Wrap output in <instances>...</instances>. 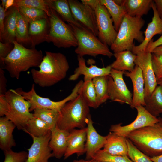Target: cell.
I'll return each instance as SVG.
<instances>
[{
	"instance_id": "1",
	"label": "cell",
	"mask_w": 162,
	"mask_h": 162,
	"mask_svg": "<svg viewBox=\"0 0 162 162\" xmlns=\"http://www.w3.org/2000/svg\"><path fill=\"white\" fill-rule=\"evenodd\" d=\"M31 72L34 83L42 87L52 86L66 77L69 68L66 56L60 52L45 51V55L39 67Z\"/></svg>"
},
{
	"instance_id": "2",
	"label": "cell",
	"mask_w": 162,
	"mask_h": 162,
	"mask_svg": "<svg viewBox=\"0 0 162 162\" xmlns=\"http://www.w3.org/2000/svg\"><path fill=\"white\" fill-rule=\"evenodd\" d=\"M13 43L14 48L4 60V69L11 77L18 80L21 73L32 67H39L44 56L41 50L27 48L16 40Z\"/></svg>"
},
{
	"instance_id": "3",
	"label": "cell",
	"mask_w": 162,
	"mask_h": 162,
	"mask_svg": "<svg viewBox=\"0 0 162 162\" xmlns=\"http://www.w3.org/2000/svg\"><path fill=\"white\" fill-rule=\"evenodd\" d=\"M89 107L81 95L67 103L61 109L56 125L70 132L76 128H86L91 116Z\"/></svg>"
},
{
	"instance_id": "4",
	"label": "cell",
	"mask_w": 162,
	"mask_h": 162,
	"mask_svg": "<svg viewBox=\"0 0 162 162\" xmlns=\"http://www.w3.org/2000/svg\"><path fill=\"white\" fill-rule=\"evenodd\" d=\"M151 126L132 132L127 137L139 150L151 157L162 154V119Z\"/></svg>"
},
{
	"instance_id": "5",
	"label": "cell",
	"mask_w": 162,
	"mask_h": 162,
	"mask_svg": "<svg viewBox=\"0 0 162 162\" xmlns=\"http://www.w3.org/2000/svg\"><path fill=\"white\" fill-rule=\"evenodd\" d=\"M144 20L140 17H132L127 14L124 16L116 37L110 46L114 53L125 50L132 51L134 40L142 43L145 37L141 30Z\"/></svg>"
},
{
	"instance_id": "6",
	"label": "cell",
	"mask_w": 162,
	"mask_h": 162,
	"mask_svg": "<svg viewBox=\"0 0 162 162\" xmlns=\"http://www.w3.org/2000/svg\"><path fill=\"white\" fill-rule=\"evenodd\" d=\"M72 27L77 40L78 45L75 52L78 56L88 55L95 57L102 55L111 58L113 54L108 46L102 43L97 36L84 27H79L68 24Z\"/></svg>"
},
{
	"instance_id": "7",
	"label": "cell",
	"mask_w": 162,
	"mask_h": 162,
	"mask_svg": "<svg viewBox=\"0 0 162 162\" xmlns=\"http://www.w3.org/2000/svg\"><path fill=\"white\" fill-rule=\"evenodd\" d=\"M50 13L49 29L46 41L59 48L77 47V42L71 26L55 10L50 8Z\"/></svg>"
},
{
	"instance_id": "8",
	"label": "cell",
	"mask_w": 162,
	"mask_h": 162,
	"mask_svg": "<svg viewBox=\"0 0 162 162\" xmlns=\"http://www.w3.org/2000/svg\"><path fill=\"white\" fill-rule=\"evenodd\" d=\"M5 96L9 106L8 112L5 116L12 121L18 130H23L34 116L30 113V104L23 97L18 88L8 90Z\"/></svg>"
},
{
	"instance_id": "9",
	"label": "cell",
	"mask_w": 162,
	"mask_h": 162,
	"mask_svg": "<svg viewBox=\"0 0 162 162\" xmlns=\"http://www.w3.org/2000/svg\"><path fill=\"white\" fill-rule=\"evenodd\" d=\"M94 11L98 31V38L105 45L111 46L114 41L118 32L116 30L112 18L106 8L100 0H81Z\"/></svg>"
},
{
	"instance_id": "10",
	"label": "cell",
	"mask_w": 162,
	"mask_h": 162,
	"mask_svg": "<svg viewBox=\"0 0 162 162\" xmlns=\"http://www.w3.org/2000/svg\"><path fill=\"white\" fill-rule=\"evenodd\" d=\"M82 84V82L79 81L68 96L64 99L57 101H52L49 98L42 97L38 95L36 92L34 84L32 85L31 90L28 92L23 91L21 88H18L23 97L30 104V112L39 108L52 110L59 112L67 103L77 97L79 94V90Z\"/></svg>"
},
{
	"instance_id": "11",
	"label": "cell",
	"mask_w": 162,
	"mask_h": 162,
	"mask_svg": "<svg viewBox=\"0 0 162 162\" xmlns=\"http://www.w3.org/2000/svg\"><path fill=\"white\" fill-rule=\"evenodd\" d=\"M124 72L112 68L110 75L108 76V93L109 99L112 101L125 103L131 106L132 94L124 80Z\"/></svg>"
},
{
	"instance_id": "12",
	"label": "cell",
	"mask_w": 162,
	"mask_h": 162,
	"mask_svg": "<svg viewBox=\"0 0 162 162\" xmlns=\"http://www.w3.org/2000/svg\"><path fill=\"white\" fill-rule=\"evenodd\" d=\"M135 108L137 110V114L133 122L124 126H122L120 123L112 125L110 131L127 137L132 132L146 126L152 125L159 121L158 118L151 114L144 106H140Z\"/></svg>"
},
{
	"instance_id": "13",
	"label": "cell",
	"mask_w": 162,
	"mask_h": 162,
	"mask_svg": "<svg viewBox=\"0 0 162 162\" xmlns=\"http://www.w3.org/2000/svg\"><path fill=\"white\" fill-rule=\"evenodd\" d=\"M74 20L96 36L98 31L94 10L88 5L77 0H68Z\"/></svg>"
},
{
	"instance_id": "14",
	"label": "cell",
	"mask_w": 162,
	"mask_h": 162,
	"mask_svg": "<svg viewBox=\"0 0 162 162\" xmlns=\"http://www.w3.org/2000/svg\"><path fill=\"white\" fill-rule=\"evenodd\" d=\"M136 65L141 69L145 83V98L149 96L158 85L153 70L152 54L146 51L137 53Z\"/></svg>"
},
{
	"instance_id": "15",
	"label": "cell",
	"mask_w": 162,
	"mask_h": 162,
	"mask_svg": "<svg viewBox=\"0 0 162 162\" xmlns=\"http://www.w3.org/2000/svg\"><path fill=\"white\" fill-rule=\"evenodd\" d=\"M51 132L40 137L31 135L33 143L28 151V157L26 162H50L49 158L54 156L49 145Z\"/></svg>"
},
{
	"instance_id": "16",
	"label": "cell",
	"mask_w": 162,
	"mask_h": 162,
	"mask_svg": "<svg viewBox=\"0 0 162 162\" xmlns=\"http://www.w3.org/2000/svg\"><path fill=\"white\" fill-rule=\"evenodd\" d=\"M78 67L70 75L68 80L74 81L78 79L80 76H84V81L92 80L94 78L100 76H110L112 68L110 65L106 67L100 68L95 65L92 64L88 67L86 63V60L83 57L77 56Z\"/></svg>"
},
{
	"instance_id": "17",
	"label": "cell",
	"mask_w": 162,
	"mask_h": 162,
	"mask_svg": "<svg viewBox=\"0 0 162 162\" xmlns=\"http://www.w3.org/2000/svg\"><path fill=\"white\" fill-rule=\"evenodd\" d=\"M151 8L153 11V16L152 21L148 24L147 28L144 32V39L139 45H134L132 50V52L136 55L139 52L146 51L148 44L154 35L162 34V19L158 14L153 1Z\"/></svg>"
},
{
	"instance_id": "18",
	"label": "cell",
	"mask_w": 162,
	"mask_h": 162,
	"mask_svg": "<svg viewBox=\"0 0 162 162\" xmlns=\"http://www.w3.org/2000/svg\"><path fill=\"white\" fill-rule=\"evenodd\" d=\"M87 137L86 143V160L92 159L96 153L103 148L106 140V136H102L97 131L93 125L90 116L87 122Z\"/></svg>"
},
{
	"instance_id": "19",
	"label": "cell",
	"mask_w": 162,
	"mask_h": 162,
	"mask_svg": "<svg viewBox=\"0 0 162 162\" xmlns=\"http://www.w3.org/2000/svg\"><path fill=\"white\" fill-rule=\"evenodd\" d=\"M124 74L131 80L133 87L132 108L142 106H145V83L142 72L140 68L136 65L131 72L125 71Z\"/></svg>"
},
{
	"instance_id": "20",
	"label": "cell",
	"mask_w": 162,
	"mask_h": 162,
	"mask_svg": "<svg viewBox=\"0 0 162 162\" xmlns=\"http://www.w3.org/2000/svg\"><path fill=\"white\" fill-rule=\"evenodd\" d=\"M87 132V127L79 129H75L70 132L68 146L64 156V159L74 154L79 156L86 153Z\"/></svg>"
},
{
	"instance_id": "21",
	"label": "cell",
	"mask_w": 162,
	"mask_h": 162,
	"mask_svg": "<svg viewBox=\"0 0 162 162\" xmlns=\"http://www.w3.org/2000/svg\"><path fill=\"white\" fill-rule=\"evenodd\" d=\"M49 142L54 156L58 159L64 156L67 149L70 132L59 128L56 125L51 130Z\"/></svg>"
},
{
	"instance_id": "22",
	"label": "cell",
	"mask_w": 162,
	"mask_h": 162,
	"mask_svg": "<svg viewBox=\"0 0 162 162\" xmlns=\"http://www.w3.org/2000/svg\"><path fill=\"white\" fill-rule=\"evenodd\" d=\"M49 29V17L29 23V35L31 48L46 41Z\"/></svg>"
},
{
	"instance_id": "23",
	"label": "cell",
	"mask_w": 162,
	"mask_h": 162,
	"mask_svg": "<svg viewBox=\"0 0 162 162\" xmlns=\"http://www.w3.org/2000/svg\"><path fill=\"white\" fill-rule=\"evenodd\" d=\"M106 136L103 150L109 154L119 156H128V148L126 138L110 132Z\"/></svg>"
},
{
	"instance_id": "24",
	"label": "cell",
	"mask_w": 162,
	"mask_h": 162,
	"mask_svg": "<svg viewBox=\"0 0 162 162\" xmlns=\"http://www.w3.org/2000/svg\"><path fill=\"white\" fill-rule=\"evenodd\" d=\"M15 124L5 116L0 118V148L4 151L16 145L13 135Z\"/></svg>"
},
{
	"instance_id": "25",
	"label": "cell",
	"mask_w": 162,
	"mask_h": 162,
	"mask_svg": "<svg viewBox=\"0 0 162 162\" xmlns=\"http://www.w3.org/2000/svg\"><path fill=\"white\" fill-rule=\"evenodd\" d=\"M18 8L12 6L6 12L4 21V32L0 38L1 42L13 44L16 40V28Z\"/></svg>"
},
{
	"instance_id": "26",
	"label": "cell",
	"mask_w": 162,
	"mask_h": 162,
	"mask_svg": "<svg viewBox=\"0 0 162 162\" xmlns=\"http://www.w3.org/2000/svg\"><path fill=\"white\" fill-rule=\"evenodd\" d=\"M113 56L116 59L110 65L112 68L119 71L129 72H131L134 70L137 56L131 51H124L114 53Z\"/></svg>"
},
{
	"instance_id": "27",
	"label": "cell",
	"mask_w": 162,
	"mask_h": 162,
	"mask_svg": "<svg viewBox=\"0 0 162 162\" xmlns=\"http://www.w3.org/2000/svg\"><path fill=\"white\" fill-rule=\"evenodd\" d=\"M47 3L50 8L55 10L64 21L79 27H84L74 19L68 0H47Z\"/></svg>"
},
{
	"instance_id": "28",
	"label": "cell",
	"mask_w": 162,
	"mask_h": 162,
	"mask_svg": "<svg viewBox=\"0 0 162 162\" xmlns=\"http://www.w3.org/2000/svg\"><path fill=\"white\" fill-rule=\"evenodd\" d=\"M152 2V0H124L123 6L129 16L142 17L148 13Z\"/></svg>"
},
{
	"instance_id": "29",
	"label": "cell",
	"mask_w": 162,
	"mask_h": 162,
	"mask_svg": "<svg viewBox=\"0 0 162 162\" xmlns=\"http://www.w3.org/2000/svg\"><path fill=\"white\" fill-rule=\"evenodd\" d=\"M146 109L157 117L162 114V87L157 86L152 94L145 98Z\"/></svg>"
},
{
	"instance_id": "30",
	"label": "cell",
	"mask_w": 162,
	"mask_h": 162,
	"mask_svg": "<svg viewBox=\"0 0 162 162\" xmlns=\"http://www.w3.org/2000/svg\"><path fill=\"white\" fill-rule=\"evenodd\" d=\"M100 2L107 9L118 32L124 16L127 14L125 8L123 6L116 4L114 0H100Z\"/></svg>"
},
{
	"instance_id": "31",
	"label": "cell",
	"mask_w": 162,
	"mask_h": 162,
	"mask_svg": "<svg viewBox=\"0 0 162 162\" xmlns=\"http://www.w3.org/2000/svg\"><path fill=\"white\" fill-rule=\"evenodd\" d=\"M51 130L46 123L34 116L28 121L23 130L30 136L38 137L47 135Z\"/></svg>"
},
{
	"instance_id": "32",
	"label": "cell",
	"mask_w": 162,
	"mask_h": 162,
	"mask_svg": "<svg viewBox=\"0 0 162 162\" xmlns=\"http://www.w3.org/2000/svg\"><path fill=\"white\" fill-rule=\"evenodd\" d=\"M29 23L19 10L16 16L15 31L16 41L22 45L30 44L29 35Z\"/></svg>"
},
{
	"instance_id": "33",
	"label": "cell",
	"mask_w": 162,
	"mask_h": 162,
	"mask_svg": "<svg viewBox=\"0 0 162 162\" xmlns=\"http://www.w3.org/2000/svg\"><path fill=\"white\" fill-rule=\"evenodd\" d=\"M108 76H100L92 80L99 106L109 98L108 93Z\"/></svg>"
},
{
	"instance_id": "34",
	"label": "cell",
	"mask_w": 162,
	"mask_h": 162,
	"mask_svg": "<svg viewBox=\"0 0 162 162\" xmlns=\"http://www.w3.org/2000/svg\"><path fill=\"white\" fill-rule=\"evenodd\" d=\"M78 94L81 95L89 107L96 109L99 107L92 80L84 81Z\"/></svg>"
},
{
	"instance_id": "35",
	"label": "cell",
	"mask_w": 162,
	"mask_h": 162,
	"mask_svg": "<svg viewBox=\"0 0 162 162\" xmlns=\"http://www.w3.org/2000/svg\"><path fill=\"white\" fill-rule=\"evenodd\" d=\"M33 111V116L46 123L51 129L56 126L59 112L52 110L39 108L35 109Z\"/></svg>"
},
{
	"instance_id": "36",
	"label": "cell",
	"mask_w": 162,
	"mask_h": 162,
	"mask_svg": "<svg viewBox=\"0 0 162 162\" xmlns=\"http://www.w3.org/2000/svg\"><path fill=\"white\" fill-rule=\"evenodd\" d=\"M18 8L20 12L29 23L49 17L46 12L40 9L23 7H21Z\"/></svg>"
},
{
	"instance_id": "37",
	"label": "cell",
	"mask_w": 162,
	"mask_h": 162,
	"mask_svg": "<svg viewBox=\"0 0 162 162\" xmlns=\"http://www.w3.org/2000/svg\"><path fill=\"white\" fill-rule=\"evenodd\" d=\"M13 6L40 9L45 11L48 17L50 15V8L48 6L47 0H14Z\"/></svg>"
},
{
	"instance_id": "38",
	"label": "cell",
	"mask_w": 162,
	"mask_h": 162,
	"mask_svg": "<svg viewBox=\"0 0 162 162\" xmlns=\"http://www.w3.org/2000/svg\"><path fill=\"white\" fill-rule=\"evenodd\" d=\"M128 156L133 162H153L150 157L139 150L128 138H126Z\"/></svg>"
},
{
	"instance_id": "39",
	"label": "cell",
	"mask_w": 162,
	"mask_h": 162,
	"mask_svg": "<svg viewBox=\"0 0 162 162\" xmlns=\"http://www.w3.org/2000/svg\"><path fill=\"white\" fill-rule=\"evenodd\" d=\"M93 159L102 162H133L128 156L112 155L100 149L95 154Z\"/></svg>"
},
{
	"instance_id": "40",
	"label": "cell",
	"mask_w": 162,
	"mask_h": 162,
	"mask_svg": "<svg viewBox=\"0 0 162 162\" xmlns=\"http://www.w3.org/2000/svg\"><path fill=\"white\" fill-rule=\"evenodd\" d=\"M5 155L4 162H26L28 153L25 151L15 152L11 149L4 151Z\"/></svg>"
},
{
	"instance_id": "41",
	"label": "cell",
	"mask_w": 162,
	"mask_h": 162,
	"mask_svg": "<svg viewBox=\"0 0 162 162\" xmlns=\"http://www.w3.org/2000/svg\"><path fill=\"white\" fill-rule=\"evenodd\" d=\"M14 48L13 44L0 42V68L4 69L5 58L11 52Z\"/></svg>"
},
{
	"instance_id": "42",
	"label": "cell",
	"mask_w": 162,
	"mask_h": 162,
	"mask_svg": "<svg viewBox=\"0 0 162 162\" xmlns=\"http://www.w3.org/2000/svg\"><path fill=\"white\" fill-rule=\"evenodd\" d=\"M152 54L153 70L158 81L162 78V56Z\"/></svg>"
},
{
	"instance_id": "43",
	"label": "cell",
	"mask_w": 162,
	"mask_h": 162,
	"mask_svg": "<svg viewBox=\"0 0 162 162\" xmlns=\"http://www.w3.org/2000/svg\"><path fill=\"white\" fill-rule=\"evenodd\" d=\"M9 109L8 103L5 94H0V116H5L8 113Z\"/></svg>"
},
{
	"instance_id": "44",
	"label": "cell",
	"mask_w": 162,
	"mask_h": 162,
	"mask_svg": "<svg viewBox=\"0 0 162 162\" xmlns=\"http://www.w3.org/2000/svg\"><path fill=\"white\" fill-rule=\"evenodd\" d=\"M7 82L4 71L3 69L0 68V94H5L7 92Z\"/></svg>"
},
{
	"instance_id": "45",
	"label": "cell",
	"mask_w": 162,
	"mask_h": 162,
	"mask_svg": "<svg viewBox=\"0 0 162 162\" xmlns=\"http://www.w3.org/2000/svg\"><path fill=\"white\" fill-rule=\"evenodd\" d=\"M6 12L5 9L0 5V38L2 37L4 32V21Z\"/></svg>"
},
{
	"instance_id": "46",
	"label": "cell",
	"mask_w": 162,
	"mask_h": 162,
	"mask_svg": "<svg viewBox=\"0 0 162 162\" xmlns=\"http://www.w3.org/2000/svg\"><path fill=\"white\" fill-rule=\"evenodd\" d=\"M161 45H162V34L156 40L154 41L152 39L151 40L147 46L146 51L152 53L154 49Z\"/></svg>"
},
{
	"instance_id": "47",
	"label": "cell",
	"mask_w": 162,
	"mask_h": 162,
	"mask_svg": "<svg viewBox=\"0 0 162 162\" xmlns=\"http://www.w3.org/2000/svg\"><path fill=\"white\" fill-rule=\"evenodd\" d=\"M158 15L162 19V0L153 1Z\"/></svg>"
},
{
	"instance_id": "48",
	"label": "cell",
	"mask_w": 162,
	"mask_h": 162,
	"mask_svg": "<svg viewBox=\"0 0 162 162\" xmlns=\"http://www.w3.org/2000/svg\"><path fill=\"white\" fill-rule=\"evenodd\" d=\"M152 53L157 55L162 56V45L156 48L153 50Z\"/></svg>"
},
{
	"instance_id": "49",
	"label": "cell",
	"mask_w": 162,
	"mask_h": 162,
	"mask_svg": "<svg viewBox=\"0 0 162 162\" xmlns=\"http://www.w3.org/2000/svg\"><path fill=\"white\" fill-rule=\"evenodd\" d=\"M153 162H162V154L156 156L150 157Z\"/></svg>"
},
{
	"instance_id": "50",
	"label": "cell",
	"mask_w": 162,
	"mask_h": 162,
	"mask_svg": "<svg viewBox=\"0 0 162 162\" xmlns=\"http://www.w3.org/2000/svg\"><path fill=\"white\" fill-rule=\"evenodd\" d=\"M14 0H8L6 2L4 9L6 11L10 7L13 6Z\"/></svg>"
},
{
	"instance_id": "51",
	"label": "cell",
	"mask_w": 162,
	"mask_h": 162,
	"mask_svg": "<svg viewBox=\"0 0 162 162\" xmlns=\"http://www.w3.org/2000/svg\"><path fill=\"white\" fill-rule=\"evenodd\" d=\"M8 0H1L2 2L1 4L0 5L1 6L4 8L6 2Z\"/></svg>"
},
{
	"instance_id": "52",
	"label": "cell",
	"mask_w": 162,
	"mask_h": 162,
	"mask_svg": "<svg viewBox=\"0 0 162 162\" xmlns=\"http://www.w3.org/2000/svg\"><path fill=\"white\" fill-rule=\"evenodd\" d=\"M90 160H84L83 159H81L79 160H74L73 162H89Z\"/></svg>"
},
{
	"instance_id": "53",
	"label": "cell",
	"mask_w": 162,
	"mask_h": 162,
	"mask_svg": "<svg viewBox=\"0 0 162 162\" xmlns=\"http://www.w3.org/2000/svg\"><path fill=\"white\" fill-rule=\"evenodd\" d=\"M157 84L162 87V78L157 81Z\"/></svg>"
},
{
	"instance_id": "54",
	"label": "cell",
	"mask_w": 162,
	"mask_h": 162,
	"mask_svg": "<svg viewBox=\"0 0 162 162\" xmlns=\"http://www.w3.org/2000/svg\"><path fill=\"white\" fill-rule=\"evenodd\" d=\"M89 162H102L94 159H92L90 160Z\"/></svg>"
},
{
	"instance_id": "55",
	"label": "cell",
	"mask_w": 162,
	"mask_h": 162,
	"mask_svg": "<svg viewBox=\"0 0 162 162\" xmlns=\"http://www.w3.org/2000/svg\"><path fill=\"white\" fill-rule=\"evenodd\" d=\"M161 117V118H162V117Z\"/></svg>"
}]
</instances>
